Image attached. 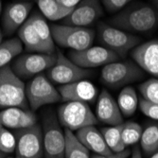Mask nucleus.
<instances>
[{"instance_id":"a878e982","label":"nucleus","mask_w":158,"mask_h":158,"mask_svg":"<svg viewBox=\"0 0 158 158\" xmlns=\"http://www.w3.org/2000/svg\"><path fill=\"white\" fill-rule=\"evenodd\" d=\"M122 127L123 123L102 129V134L112 152H120L126 150L122 140Z\"/></svg>"},{"instance_id":"5701e85b","label":"nucleus","mask_w":158,"mask_h":158,"mask_svg":"<svg viewBox=\"0 0 158 158\" xmlns=\"http://www.w3.org/2000/svg\"><path fill=\"white\" fill-rule=\"evenodd\" d=\"M65 135V158H91L89 150L78 139L76 135L64 129Z\"/></svg>"},{"instance_id":"7ed1b4c3","label":"nucleus","mask_w":158,"mask_h":158,"mask_svg":"<svg viewBox=\"0 0 158 158\" xmlns=\"http://www.w3.org/2000/svg\"><path fill=\"white\" fill-rule=\"evenodd\" d=\"M27 100L26 86L22 79L10 65L0 68V108H26Z\"/></svg>"},{"instance_id":"4c0bfd02","label":"nucleus","mask_w":158,"mask_h":158,"mask_svg":"<svg viewBox=\"0 0 158 158\" xmlns=\"http://www.w3.org/2000/svg\"><path fill=\"white\" fill-rule=\"evenodd\" d=\"M5 154H6V153H4V152H0V158H5Z\"/></svg>"},{"instance_id":"f704fd0d","label":"nucleus","mask_w":158,"mask_h":158,"mask_svg":"<svg viewBox=\"0 0 158 158\" xmlns=\"http://www.w3.org/2000/svg\"><path fill=\"white\" fill-rule=\"evenodd\" d=\"M132 158H142V155H141V152H140V149L135 146L134 149H133V152H132Z\"/></svg>"},{"instance_id":"aec40b11","label":"nucleus","mask_w":158,"mask_h":158,"mask_svg":"<svg viewBox=\"0 0 158 158\" xmlns=\"http://www.w3.org/2000/svg\"><path fill=\"white\" fill-rule=\"evenodd\" d=\"M18 38L21 40L25 48L28 52H36V53H47L49 54L47 47L43 43L39 34L37 33L31 22L27 20L19 27L17 31Z\"/></svg>"},{"instance_id":"f257e3e1","label":"nucleus","mask_w":158,"mask_h":158,"mask_svg":"<svg viewBox=\"0 0 158 158\" xmlns=\"http://www.w3.org/2000/svg\"><path fill=\"white\" fill-rule=\"evenodd\" d=\"M109 24L127 32H149L158 25V11L148 3H132L114 15Z\"/></svg>"},{"instance_id":"58836bf2","label":"nucleus","mask_w":158,"mask_h":158,"mask_svg":"<svg viewBox=\"0 0 158 158\" xmlns=\"http://www.w3.org/2000/svg\"><path fill=\"white\" fill-rule=\"evenodd\" d=\"M151 158H158V152H155V153H154Z\"/></svg>"},{"instance_id":"6ab92c4d","label":"nucleus","mask_w":158,"mask_h":158,"mask_svg":"<svg viewBox=\"0 0 158 158\" xmlns=\"http://www.w3.org/2000/svg\"><path fill=\"white\" fill-rule=\"evenodd\" d=\"M76 136L86 148L96 154L109 155L113 153L107 146L102 132H99L94 125L80 129L76 133Z\"/></svg>"},{"instance_id":"f8f14e48","label":"nucleus","mask_w":158,"mask_h":158,"mask_svg":"<svg viewBox=\"0 0 158 158\" xmlns=\"http://www.w3.org/2000/svg\"><path fill=\"white\" fill-rule=\"evenodd\" d=\"M68 58L79 66L90 69L117 62L120 57L104 47H90L83 50L69 51Z\"/></svg>"},{"instance_id":"c756f323","label":"nucleus","mask_w":158,"mask_h":158,"mask_svg":"<svg viewBox=\"0 0 158 158\" xmlns=\"http://www.w3.org/2000/svg\"><path fill=\"white\" fill-rule=\"evenodd\" d=\"M16 138L14 134L10 133L5 127L0 129V152L11 153L15 151Z\"/></svg>"},{"instance_id":"4be33fe9","label":"nucleus","mask_w":158,"mask_h":158,"mask_svg":"<svg viewBox=\"0 0 158 158\" xmlns=\"http://www.w3.org/2000/svg\"><path fill=\"white\" fill-rule=\"evenodd\" d=\"M35 1L41 13L51 21H62L73 10L64 7L57 0H35Z\"/></svg>"},{"instance_id":"72a5a7b5","label":"nucleus","mask_w":158,"mask_h":158,"mask_svg":"<svg viewBox=\"0 0 158 158\" xmlns=\"http://www.w3.org/2000/svg\"><path fill=\"white\" fill-rule=\"evenodd\" d=\"M61 5L68 9H74L81 0H57Z\"/></svg>"},{"instance_id":"dca6fc26","label":"nucleus","mask_w":158,"mask_h":158,"mask_svg":"<svg viewBox=\"0 0 158 158\" xmlns=\"http://www.w3.org/2000/svg\"><path fill=\"white\" fill-rule=\"evenodd\" d=\"M63 102H91L97 98L96 86L87 81H79L68 84H63L58 87Z\"/></svg>"},{"instance_id":"79ce46f5","label":"nucleus","mask_w":158,"mask_h":158,"mask_svg":"<svg viewBox=\"0 0 158 158\" xmlns=\"http://www.w3.org/2000/svg\"><path fill=\"white\" fill-rule=\"evenodd\" d=\"M5 158H12V157H5Z\"/></svg>"},{"instance_id":"c85d7f7f","label":"nucleus","mask_w":158,"mask_h":158,"mask_svg":"<svg viewBox=\"0 0 158 158\" xmlns=\"http://www.w3.org/2000/svg\"><path fill=\"white\" fill-rule=\"evenodd\" d=\"M143 98L151 102L158 103V79H150L139 85Z\"/></svg>"},{"instance_id":"1a4fd4ad","label":"nucleus","mask_w":158,"mask_h":158,"mask_svg":"<svg viewBox=\"0 0 158 158\" xmlns=\"http://www.w3.org/2000/svg\"><path fill=\"white\" fill-rule=\"evenodd\" d=\"M92 75L93 71L79 66L60 51H57L56 63L48 71V79L61 85L82 81Z\"/></svg>"},{"instance_id":"2f4dec72","label":"nucleus","mask_w":158,"mask_h":158,"mask_svg":"<svg viewBox=\"0 0 158 158\" xmlns=\"http://www.w3.org/2000/svg\"><path fill=\"white\" fill-rule=\"evenodd\" d=\"M134 0H102L105 9L109 12H116L121 10Z\"/></svg>"},{"instance_id":"ddd939ff","label":"nucleus","mask_w":158,"mask_h":158,"mask_svg":"<svg viewBox=\"0 0 158 158\" xmlns=\"http://www.w3.org/2000/svg\"><path fill=\"white\" fill-rule=\"evenodd\" d=\"M103 14L99 0H81L68 15L62 20L63 25L87 27Z\"/></svg>"},{"instance_id":"20e7f679","label":"nucleus","mask_w":158,"mask_h":158,"mask_svg":"<svg viewBox=\"0 0 158 158\" xmlns=\"http://www.w3.org/2000/svg\"><path fill=\"white\" fill-rule=\"evenodd\" d=\"M50 30L54 43L75 51L92 47L95 39V31L89 27L52 25L50 26Z\"/></svg>"},{"instance_id":"39448f33","label":"nucleus","mask_w":158,"mask_h":158,"mask_svg":"<svg viewBox=\"0 0 158 158\" xmlns=\"http://www.w3.org/2000/svg\"><path fill=\"white\" fill-rule=\"evenodd\" d=\"M58 120L64 129L77 132L81 128L95 125L98 118L87 102H67L58 108Z\"/></svg>"},{"instance_id":"2eb2a0df","label":"nucleus","mask_w":158,"mask_h":158,"mask_svg":"<svg viewBox=\"0 0 158 158\" xmlns=\"http://www.w3.org/2000/svg\"><path fill=\"white\" fill-rule=\"evenodd\" d=\"M131 54L135 63L143 71L158 77V40L138 45Z\"/></svg>"},{"instance_id":"423d86ee","label":"nucleus","mask_w":158,"mask_h":158,"mask_svg":"<svg viewBox=\"0 0 158 158\" xmlns=\"http://www.w3.org/2000/svg\"><path fill=\"white\" fill-rule=\"evenodd\" d=\"M144 77L143 70L132 61L113 62L103 66L102 81L110 88H118Z\"/></svg>"},{"instance_id":"f03ea898","label":"nucleus","mask_w":158,"mask_h":158,"mask_svg":"<svg viewBox=\"0 0 158 158\" xmlns=\"http://www.w3.org/2000/svg\"><path fill=\"white\" fill-rule=\"evenodd\" d=\"M98 39L102 47L117 53L120 58H125L141 42L138 36L103 22L98 24Z\"/></svg>"},{"instance_id":"cd10ccee","label":"nucleus","mask_w":158,"mask_h":158,"mask_svg":"<svg viewBox=\"0 0 158 158\" xmlns=\"http://www.w3.org/2000/svg\"><path fill=\"white\" fill-rule=\"evenodd\" d=\"M143 130L141 126L134 121H128L123 123L122 127V140L124 145L131 146L136 144L138 141H140Z\"/></svg>"},{"instance_id":"9b49d317","label":"nucleus","mask_w":158,"mask_h":158,"mask_svg":"<svg viewBox=\"0 0 158 158\" xmlns=\"http://www.w3.org/2000/svg\"><path fill=\"white\" fill-rule=\"evenodd\" d=\"M57 60V54L32 53L19 56L13 61L11 69L20 79L27 80L49 69Z\"/></svg>"},{"instance_id":"c9c22d12","label":"nucleus","mask_w":158,"mask_h":158,"mask_svg":"<svg viewBox=\"0 0 158 158\" xmlns=\"http://www.w3.org/2000/svg\"><path fill=\"white\" fill-rule=\"evenodd\" d=\"M2 39H3V32H2L1 30H0V44H1V43L3 42Z\"/></svg>"},{"instance_id":"f3484780","label":"nucleus","mask_w":158,"mask_h":158,"mask_svg":"<svg viewBox=\"0 0 158 158\" xmlns=\"http://www.w3.org/2000/svg\"><path fill=\"white\" fill-rule=\"evenodd\" d=\"M97 118L102 123L116 126L123 123L122 113L118 107V102L111 96V94L103 89L98 98L97 104Z\"/></svg>"},{"instance_id":"6e6552de","label":"nucleus","mask_w":158,"mask_h":158,"mask_svg":"<svg viewBox=\"0 0 158 158\" xmlns=\"http://www.w3.org/2000/svg\"><path fill=\"white\" fill-rule=\"evenodd\" d=\"M53 114L43 119V144L45 158H65V135Z\"/></svg>"},{"instance_id":"473e14b6","label":"nucleus","mask_w":158,"mask_h":158,"mask_svg":"<svg viewBox=\"0 0 158 158\" xmlns=\"http://www.w3.org/2000/svg\"><path fill=\"white\" fill-rule=\"evenodd\" d=\"M131 154L130 150H124L120 152H113L109 155H102V154H95L91 158H128L129 155Z\"/></svg>"},{"instance_id":"a211bd4d","label":"nucleus","mask_w":158,"mask_h":158,"mask_svg":"<svg viewBox=\"0 0 158 158\" xmlns=\"http://www.w3.org/2000/svg\"><path fill=\"white\" fill-rule=\"evenodd\" d=\"M0 119L3 127L13 130L30 128L36 124V116L32 111L20 107H10L0 112Z\"/></svg>"},{"instance_id":"412c9836","label":"nucleus","mask_w":158,"mask_h":158,"mask_svg":"<svg viewBox=\"0 0 158 158\" xmlns=\"http://www.w3.org/2000/svg\"><path fill=\"white\" fill-rule=\"evenodd\" d=\"M28 20H30L36 30L37 33L39 34L40 38L42 39L43 43L47 47L49 54H54L55 52V43L52 38L51 30L50 27L48 25L45 16L42 13L36 11H33L30 16H28Z\"/></svg>"},{"instance_id":"393cba45","label":"nucleus","mask_w":158,"mask_h":158,"mask_svg":"<svg viewBox=\"0 0 158 158\" xmlns=\"http://www.w3.org/2000/svg\"><path fill=\"white\" fill-rule=\"evenodd\" d=\"M23 50V43L19 38H11L0 44V68L9 65V63Z\"/></svg>"},{"instance_id":"ea45409f","label":"nucleus","mask_w":158,"mask_h":158,"mask_svg":"<svg viewBox=\"0 0 158 158\" xmlns=\"http://www.w3.org/2000/svg\"><path fill=\"white\" fill-rule=\"evenodd\" d=\"M2 10V3H1V0H0V13H1Z\"/></svg>"},{"instance_id":"e433bc0d","label":"nucleus","mask_w":158,"mask_h":158,"mask_svg":"<svg viewBox=\"0 0 158 158\" xmlns=\"http://www.w3.org/2000/svg\"><path fill=\"white\" fill-rule=\"evenodd\" d=\"M153 3H154V6H155V8L158 10V0H153Z\"/></svg>"},{"instance_id":"bb28decb","label":"nucleus","mask_w":158,"mask_h":158,"mask_svg":"<svg viewBox=\"0 0 158 158\" xmlns=\"http://www.w3.org/2000/svg\"><path fill=\"white\" fill-rule=\"evenodd\" d=\"M140 146L146 154H152L158 150V126L151 125L142 133Z\"/></svg>"},{"instance_id":"b1692460","label":"nucleus","mask_w":158,"mask_h":158,"mask_svg":"<svg viewBox=\"0 0 158 158\" xmlns=\"http://www.w3.org/2000/svg\"><path fill=\"white\" fill-rule=\"evenodd\" d=\"M118 104L122 114L125 117H130L134 114L139 104L135 90L131 86L124 87L118 95Z\"/></svg>"},{"instance_id":"4468645a","label":"nucleus","mask_w":158,"mask_h":158,"mask_svg":"<svg viewBox=\"0 0 158 158\" xmlns=\"http://www.w3.org/2000/svg\"><path fill=\"white\" fill-rule=\"evenodd\" d=\"M32 9V3L21 1L9 4L4 10L2 27L5 35H11L27 20Z\"/></svg>"},{"instance_id":"9d476101","label":"nucleus","mask_w":158,"mask_h":158,"mask_svg":"<svg viewBox=\"0 0 158 158\" xmlns=\"http://www.w3.org/2000/svg\"><path fill=\"white\" fill-rule=\"evenodd\" d=\"M14 135L16 138L15 158H44L43 130L40 125L16 130Z\"/></svg>"},{"instance_id":"0eeeda50","label":"nucleus","mask_w":158,"mask_h":158,"mask_svg":"<svg viewBox=\"0 0 158 158\" xmlns=\"http://www.w3.org/2000/svg\"><path fill=\"white\" fill-rule=\"evenodd\" d=\"M26 97L32 111L62 99L58 89L54 87L51 81L42 74L33 77L26 85Z\"/></svg>"},{"instance_id":"7c9ffc66","label":"nucleus","mask_w":158,"mask_h":158,"mask_svg":"<svg viewBox=\"0 0 158 158\" xmlns=\"http://www.w3.org/2000/svg\"><path fill=\"white\" fill-rule=\"evenodd\" d=\"M139 107L141 112L145 114V116L158 120V103L151 102L149 100H146L142 98L139 102Z\"/></svg>"},{"instance_id":"a19ab883","label":"nucleus","mask_w":158,"mask_h":158,"mask_svg":"<svg viewBox=\"0 0 158 158\" xmlns=\"http://www.w3.org/2000/svg\"><path fill=\"white\" fill-rule=\"evenodd\" d=\"M3 127V125H2V122H1V119H0V129H1Z\"/></svg>"}]
</instances>
